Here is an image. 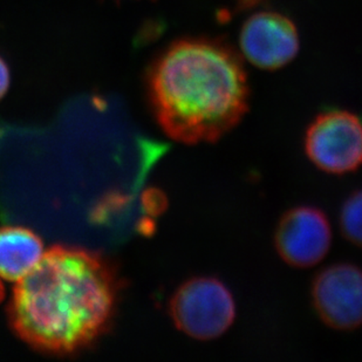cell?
I'll use <instances>...</instances> for the list:
<instances>
[{"label": "cell", "instance_id": "10", "mask_svg": "<svg viewBox=\"0 0 362 362\" xmlns=\"http://www.w3.org/2000/svg\"><path fill=\"white\" fill-rule=\"evenodd\" d=\"M144 205L149 209V211L158 212L161 210L162 205H164V202H162V196H160L158 192L151 190L146 194Z\"/></svg>", "mask_w": 362, "mask_h": 362}, {"label": "cell", "instance_id": "11", "mask_svg": "<svg viewBox=\"0 0 362 362\" xmlns=\"http://www.w3.org/2000/svg\"><path fill=\"white\" fill-rule=\"evenodd\" d=\"M1 67H3V88H1V92H3V94H5V93H6L7 85H8L7 76H10V73L7 71L5 62H3V64H1Z\"/></svg>", "mask_w": 362, "mask_h": 362}, {"label": "cell", "instance_id": "8", "mask_svg": "<svg viewBox=\"0 0 362 362\" xmlns=\"http://www.w3.org/2000/svg\"><path fill=\"white\" fill-rule=\"evenodd\" d=\"M39 236L24 226H5L0 233V272L4 279L19 281L31 274L44 257Z\"/></svg>", "mask_w": 362, "mask_h": 362}, {"label": "cell", "instance_id": "6", "mask_svg": "<svg viewBox=\"0 0 362 362\" xmlns=\"http://www.w3.org/2000/svg\"><path fill=\"white\" fill-rule=\"evenodd\" d=\"M332 245V226L322 209L298 205L284 212L274 233V246L285 263L310 269L327 256Z\"/></svg>", "mask_w": 362, "mask_h": 362}, {"label": "cell", "instance_id": "5", "mask_svg": "<svg viewBox=\"0 0 362 362\" xmlns=\"http://www.w3.org/2000/svg\"><path fill=\"white\" fill-rule=\"evenodd\" d=\"M312 304L319 318L337 331L362 326V269L356 264H332L312 281Z\"/></svg>", "mask_w": 362, "mask_h": 362}, {"label": "cell", "instance_id": "2", "mask_svg": "<svg viewBox=\"0 0 362 362\" xmlns=\"http://www.w3.org/2000/svg\"><path fill=\"white\" fill-rule=\"evenodd\" d=\"M147 92L158 126L185 144L218 140L242 120L249 103L242 59L215 39L169 45L151 64Z\"/></svg>", "mask_w": 362, "mask_h": 362}, {"label": "cell", "instance_id": "9", "mask_svg": "<svg viewBox=\"0 0 362 362\" xmlns=\"http://www.w3.org/2000/svg\"><path fill=\"white\" fill-rule=\"evenodd\" d=\"M339 224L345 240L362 249V189L349 194L342 202Z\"/></svg>", "mask_w": 362, "mask_h": 362}, {"label": "cell", "instance_id": "1", "mask_svg": "<svg viewBox=\"0 0 362 362\" xmlns=\"http://www.w3.org/2000/svg\"><path fill=\"white\" fill-rule=\"evenodd\" d=\"M117 296V277L103 257L80 247L54 246L18 281L8 319L19 338L33 349L67 356L106 331Z\"/></svg>", "mask_w": 362, "mask_h": 362}, {"label": "cell", "instance_id": "7", "mask_svg": "<svg viewBox=\"0 0 362 362\" xmlns=\"http://www.w3.org/2000/svg\"><path fill=\"white\" fill-rule=\"evenodd\" d=\"M299 46L296 25L274 11L256 12L240 28L242 54L260 69L274 71L290 64L297 57Z\"/></svg>", "mask_w": 362, "mask_h": 362}, {"label": "cell", "instance_id": "3", "mask_svg": "<svg viewBox=\"0 0 362 362\" xmlns=\"http://www.w3.org/2000/svg\"><path fill=\"white\" fill-rule=\"evenodd\" d=\"M169 311L180 331L199 340L218 338L236 318L229 288L210 277L185 281L171 298Z\"/></svg>", "mask_w": 362, "mask_h": 362}, {"label": "cell", "instance_id": "4", "mask_svg": "<svg viewBox=\"0 0 362 362\" xmlns=\"http://www.w3.org/2000/svg\"><path fill=\"white\" fill-rule=\"evenodd\" d=\"M304 149L312 164L326 174L354 173L362 165L361 117L349 110H325L310 123Z\"/></svg>", "mask_w": 362, "mask_h": 362}]
</instances>
